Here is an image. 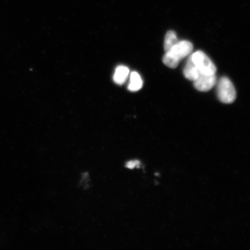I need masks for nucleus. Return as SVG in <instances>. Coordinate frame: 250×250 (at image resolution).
<instances>
[{"mask_svg":"<svg viewBox=\"0 0 250 250\" xmlns=\"http://www.w3.org/2000/svg\"><path fill=\"white\" fill-rule=\"evenodd\" d=\"M193 48L192 43L188 41H179L170 51L165 52L162 59L164 63L168 67L176 68L181 60L191 54Z\"/></svg>","mask_w":250,"mask_h":250,"instance_id":"nucleus-1","label":"nucleus"},{"mask_svg":"<svg viewBox=\"0 0 250 250\" xmlns=\"http://www.w3.org/2000/svg\"><path fill=\"white\" fill-rule=\"evenodd\" d=\"M217 95L219 100L226 104H230L235 101L236 90L229 78L223 77L218 81Z\"/></svg>","mask_w":250,"mask_h":250,"instance_id":"nucleus-2","label":"nucleus"},{"mask_svg":"<svg viewBox=\"0 0 250 250\" xmlns=\"http://www.w3.org/2000/svg\"><path fill=\"white\" fill-rule=\"evenodd\" d=\"M191 58L200 74L210 75L216 73V67L204 52L197 51L191 54Z\"/></svg>","mask_w":250,"mask_h":250,"instance_id":"nucleus-3","label":"nucleus"},{"mask_svg":"<svg viewBox=\"0 0 250 250\" xmlns=\"http://www.w3.org/2000/svg\"><path fill=\"white\" fill-rule=\"evenodd\" d=\"M217 81L215 74H200L199 77L193 81V85L199 91L208 92L216 84Z\"/></svg>","mask_w":250,"mask_h":250,"instance_id":"nucleus-4","label":"nucleus"},{"mask_svg":"<svg viewBox=\"0 0 250 250\" xmlns=\"http://www.w3.org/2000/svg\"><path fill=\"white\" fill-rule=\"evenodd\" d=\"M183 73L187 79L192 81H195L200 76L199 71L192 61L191 54L189 55L187 59Z\"/></svg>","mask_w":250,"mask_h":250,"instance_id":"nucleus-5","label":"nucleus"},{"mask_svg":"<svg viewBox=\"0 0 250 250\" xmlns=\"http://www.w3.org/2000/svg\"><path fill=\"white\" fill-rule=\"evenodd\" d=\"M129 75V69L124 65H119L115 69L113 80L115 83L123 85Z\"/></svg>","mask_w":250,"mask_h":250,"instance_id":"nucleus-6","label":"nucleus"},{"mask_svg":"<svg viewBox=\"0 0 250 250\" xmlns=\"http://www.w3.org/2000/svg\"><path fill=\"white\" fill-rule=\"evenodd\" d=\"M143 85V80L139 74L136 71L130 74V83L127 88L131 92L138 91Z\"/></svg>","mask_w":250,"mask_h":250,"instance_id":"nucleus-7","label":"nucleus"},{"mask_svg":"<svg viewBox=\"0 0 250 250\" xmlns=\"http://www.w3.org/2000/svg\"><path fill=\"white\" fill-rule=\"evenodd\" d=\"M179 42L176 33L174 31H168L166 34L164 41V49L167 52L173 48V47Z\"/></svg>","mask_w":250,"mask_h":250,"instance_id":"nucleus-8","label":"nucleus"},{"mask_svg":"<svg viewBox=\"0 0 250 250\" xmlns=\"http://www.w3.org/2000/svg\"><path fill=\"white\" fill-rule=\"evenodd\" d=\"M126 167L130 169H133L134 168L140 167V162L137 160L130 161L127 162Z\"/></svg>","mask_w":250,"mask_h":250,"instance_id":"nucleus-9","label":"nucleus"}]
</instances>
